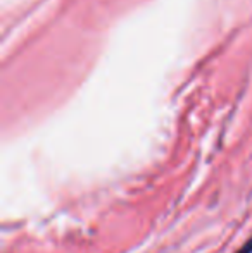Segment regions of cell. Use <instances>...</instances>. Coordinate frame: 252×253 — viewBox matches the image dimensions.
Segmentation results:
<instances>
[{
	"mask_svg": "<svg viewBox=\"0 0 252 253\" xmlns=\"http://www.w3.org/2000/svg\"><path fill=\"white\" fill-rule=\"evenodd\" d=\"M237 253H252V238H251V240L247 241V243L244 245V247L240 248V250L237 252Z\"/></svg>",
	"mask_w": 252,
	"mask_h": 253,
	"instance_id": "1",
	"label": "cell"
}]
</instances>
